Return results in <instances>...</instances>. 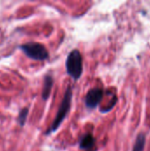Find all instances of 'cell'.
I'll use <instances>...</instances> for the list:
<instances>
[{
	"mask_svg": "<svg viewBox=\"0 0 150 151\" xmlns=\"http://www.w3.org/2000/svg\"><path fill=\"white\" fill-rule=\"evenodd\" d=\"M72 88L69 86L65 93L64 98L59 105L58 111L57 112L56 118L54 119L53 123L51 124V126L50 127L49 130L46 132V134L49 135L51 133H54L55 131H57L58 129V127H60V125L63 123V121L65 120V117L67 116L68 112L71 110V104H72Z\"/></svg>",
	"mask_w": 150,
	"mask_h": 151,
	"instance_id": "cell-1",
	"label": "cell"
},
{
	"mask_svg": "<svg viewBox=\"0 0 150 151\" xmlns=\"http://www.w3.org/2000/svg\"><path fill=\"white\" fill-rule=\"evenodd\" d=\"M65 68L67 73L74 80L78 81L83 72V65H82V57L79 50H72L65 61Z\"/></svg>",
	"mask_w": 150,
	"mask_h": 151,
	"instance_id": "cell-2",
	"label": "cell"
},
{
	"mask_svg": "<svg viewBox=\"0 0 150 151\" xmlns=\"http://www.w3.org/2000/svg\"><path fill=\"white\" fill-rule=\"evenodd\" d=\"M21 50L30 58L34 60H45L49 58L46 48L39 42H27L20 46Z\"/></svg>",
	"mask_w": 150,
	"mask_h": 151,
	"instance_id": "cell-3",
	"label": "cell"
},
{
	"mask_svg": "<svg viewBox=\"0 0 150 151\" xmlns=\"http://www.w3.org/2000/svg\"><path fill=\"white\" fill-rule=\"evenodd\" d=\"M103 97V90L100 88H94L90 89L85 98L86 107L88 109L93 110L96 108L101 103Z\"/></svg>",
	"mask_w": 150,
	"mask_h": 151,
	"instance_id": "cell-4",
	"label": "cell"
},
{
	"mask_svg": "<svg viewBox=\"0 0 150 151\" xmlns=\"http://www.w3.org/2000/svg\"><path fill=\"white\" fill-rule=\"evenodd\" d=\"M95 139L92 134H84L80 140V148L81 150H92L93 147L95 146Z\"/></svg>",
	"mask_w": 150,
	"mask_h": 151,
	"instance_id": "cell-5",
	"label": "cell"
},
{
	"mask_svg": "<svg viewBox=\"0 0 150 151\" xmlns=\"http://www.w3.org/2000/svg\"><path fill=\"white\" fill-rule=\"evenodd\" d=\"M52 87H53V78L50 75H46L44 77L43 88H42V94L43 100H47L49 98Z\"/></svg>",
	"mask_w": 150,
	"mask_h": 151,
	"instance_id": "cell-6",
	"label": "cell"
},
{
	"mask_svg": "<svg viewBox=\"0 0 150 151\" xmlns=\"http://www.w3.org/2000/svg\"><path fill=\"white\" fill-rule=\"evenodd\" d=\"M145 144H146V136L144 134L141 133L136 138L133 151H144Z\"/></svg>",
	"mask_w": 150,
	"mask_h": 151,
	"instance_id": "cell-7",
	"label": "cell"
},
{
	"mask_svg": "<svg viewBox=\"0 0 150 151\" xmlns=\"http://www.w3.org/2000/svg\"><path fill=\"white\" fill-rule=\"evenodd\" d=\"M27 115H28V108H23L19 111V116H18V122L21 127H23L25 125Z\"/></svg>",
	"mask_w": 150,
	"mask_h": 151,
	"instance_id": "cell-8",
	"label": "cell"
},
{
	"mask_svg": "<svg viewBox=\"0 0 150 151\" xmlns=\"http://www.w3.org/2000/svg\"><path fill=\"white\" fill-rule=\"evenodd\" d=\"M89 151H97V150H96V149H94V150H89Z\"/></svg>",
	"mask_w": 150,
	"mask_h": 151,
	"instance_id": "cell-9",
	"label": "cell"
}]
</instances>
